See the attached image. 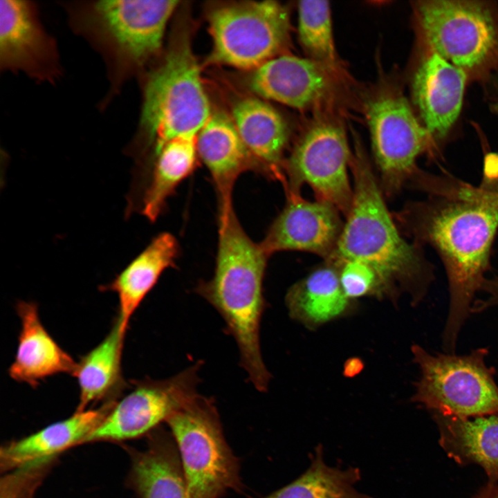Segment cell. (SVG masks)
Listing matches in <instances>:
<instances>
[{
  "label": "cell",
  "mask_w": 498,
  "mask_h": 498,
  "mask_svg": "<svg viewBox=\"0 0 498 498\" xmlns=\"http://www.w3.org/2000/svg\"><path fill=\"white\" fill-rule=\"evenodd\" d=\"M490 160L478 187L452 178L437 181L421 172L415 183L430 196L405 205L394 216L415 243L430 244L443 261L450 302L442 338L448 353H454L475 295L486 279L498 228V158Z\"/></svg>",
  "instance_id": "cell-1"
},
{
  "label": "cell",
  "mask_w": 498,
  "mask_h": 498,
  "mask_svg": "<svg viewBox=\"0 0 498 498\" xmlns=\"http://www.w3.org/2000/svg\"><path fill=\"white\" fill-rule=\"evenodd\" d=\"M350 169L353 195L335 250L326 261L349 260L369 266L379 277L386 297L408 293L414 304L424 297L434 275L418 244L409 243L389 211L378 178L360 148Z\"/></svg>",
  "instance_id": "cell-2"
},
{
  "label": "cell",
  "mask_w": 498,
  "mask_h": 498,
  "mask_svg": "<svg viewBox=\"0 0 498 498\" xmlns=\"http://www.w3.org/2000/svg\"><path fill=\"white\" fill-rule=\"evenodd\" d=\"M269 257L241 227L233 207L219 211L215 270L196 292L223 319L234 338L250 382L265 392L270 379L261 355L260 325L265 308L263 282Z\"/></svg>",
  "instance_id": "cell-3"
},
{
  "label": "cell",
  "mask_w": 498,
  "mask_h": 498,
  "mask_svg": "<svg viewBox=\"0 0 498 498\" xmlns=\"http://www.w3.org/2000/svg\"><path fill=\"white\" fill-rule=\"evenodd\" d=\"M212 112L190 38L181 33L145 86L140 124L145 149L152 147L147 165L169 140L196 137Z\"/></svg>",
  "instance_id": "cell-4"
},
{
  "label": "cell",
  "mask_w": 498,
  "mask_h": 498,
  "mask_svg": "<svg viewBox=\"0 0 498 498\" xmlns=\"http://www.w3.org/2000/svg\"><path fill=\"white\" fill-rule=\"evenodd\" d=\"M166 423L179 454L188 498L243 492L239 460L225 439L212 399L199 394Z\"/></svg>",
  "instance_id": "cell-5"
},
{
  "label": "cell",
  "mask_w": 498,
  "mask_h": 498,
  "mask_svg": "<svg viewBox=\"0 0 498 498\" xmlns=\"http://www.w3.org/2000/svg\"><path fill=\"white\" fill-rule=\"evenodd\" d=\"M411 350L420 371L412 401L443 416L498 414V385L486 363L487 349L464 355L431 353L418 344Z\"/></svg>",
  "instance_id": "cell-6"
},
{
  "label": "cell",
  "mask_w": 498,
  "mask_h": 498,
  "mask_svg": "<svg viewBox=\"0 0 498 498\" xmlns=\"http://www.w3.org/2000/svg\"><path fill=\"white\" fill-rule=\"evenodd\" d=\"M210 62L252 71L282 55L290 35L287 8L275 1L222 3L208 14Z\"/></svg>",
  "instance_id": "cell-7"
},
{
  "label": "cell",
  "mask_w": 498,
  "mask_h": 498,
  "mask_svg": "<svg viewBox=\"0 0 498 498\" xmlns=\"http://www.w3.org/2000/svg\"><path fill=\"white\" fill-rule=\"evenodd\" d=\"M417 17L430 50L463 69L479 72L498 58V15L475 1H425Z\"/></svg>",
  "instance_id": "cell-8"
},
{
  "label": "cell",
  "mask_w": 498,
  "mask_h": 498,
  "mask_svg": "<svg viewBox=\"0 0 498 498\" xmlns=\"http://www.w3.org/2000/svg\"><path fill=\"white\" fill-rule=\"evenodd\" d=\"M351 158L342 127L330 121L314 123L284 161L286 194H299L302 187L308 185L317 200L332 205L346 217L353 195L348 172Z\"/></svg>",
  "instance_id": "cell-9"
},
{
  "label": "cell",
  "mask_w": 498,
  "mask_h": 498,
  "mask_svg": "<svg viewBox=\"0 0 498 498\" xmlns=\"http://www.w3.org/2000/svg\"><path fill=\"white\" fill-rule=\"evenodd\" d=\"M366 118L380 187L393 196L419 172L416 161L431 137L398 94H382L371 100Z\"/></svg>",
  "instance_id": "cell-10"
},
{
  "label": "cell",
  "mask_w": 498,
  "mask_h": 498,
  "mask_svg": "<svg viewBox=\"0 0 498 498\" xmlns=\"http://www.w3.org/2000/svg\"><path fill=\"white\" fill-rule=\"evenodd\" d=\"M200 362L165 380L140 382L113 407L84 443L120 442L149 434L199 394Z\"/></svg>",
  "instance_id": "cell-11"
},
{
  "label": "cell",
  "mask_w": 498,
  "mask_h": 498,
  "mask_svg": "<svg viewBox=\"0 0 498 498\" xmlns=\"http://www.w3.org/2000/svg\"><path fill=\"white\" fill-rule=\"evenodd\" d=\"M287 202L260 245L268 257L284 250L311 252L328 260L342 233L341 214L332 205L286 194Z\"/></svg>",
  "instance_id": "cell-12"
},
{
  "label": "cell",
  "mask_w": 498,
  "mask_h": 498,
  "mask_svg": "<svg viewBox=\"0 0 498 498\" xmlns=\"http://www.w3.org/2000/svg\"><path fill=\"white\" fill-rule=\"evenodd\" d=\"M178 1L103 0L95 6L102 28L121 53L142 62L156 54Z\"/></svg>",
  "instance_id": "cell-13"
},
{
  "label": "cell",
  "mask_w": 498,
  "mask_h": 498,
  "mask_svg": "<svg viewBox=\"0 0 498 498\" xmlns=\"http://www.w3.org/2000/svg\"><path fill=\"white\" fill-rule=\"evenodd\" d=\"M468 74L430 50L412 82L414 102L432 138L442 139L457 120Z\"/></svg>",
  "instance_id": "cell-14"
},
{
  "label": "cell",
  "mask_w": 498,
  "mask_h": 498,
  "mask_svg": "<svg viewBox=\"0 0 498 498\" xmlns=\"http://www.w3.org/2000/svg\"><path fill=\"white\" fill-rule=\"evenodd\" d=\"M329 73L309 58L282 54L251 71L247 83L259 98L306 109L329 93Z\"/></svg>",
  "instance_id": "cell-15"
},
{
  "label": "cell",
  "mask_w": 498,
  "mask_h": 498,
  "mask_svg": "<svg viewBox=\"0 0 498 498\" xmlns=\"http://www.w3.org/2000/svg\"><path fill=\"white\" fill-rule=\"evenodd\" d=\"M196 148L215 185L219 210L233 207L232 190L238 177L259 169L232 117L220 111L212 112L196 136Z\"/></svg>",
  "instance_id": "cell-16"
},
{
  "label": "cell",
  "mask_w": 498,
  "mask_h": 498,
  "mask_svg": "<svg viewBox=\"0 0 498 498\" xmlns=\"http://www.w3.org/2000/svg\"><path fill=\"white\" fill-rule=\"evenodd\" d=\"M113 405L111 402L99 409L75 412L66 419L50 424L22 439L7 443L1 447L0 452L1 472L51 463L57 454L66 449L84 443Z\"/></svg>",
  "instance_id": "cell-17"
},
{
  "label": "cell",
  "mask_w": 498,
  "mask_h": 498,
  "mask_svg": "<svg viewBox=\"0 0 498 498\" xmlns=\"http://www.w3.org/2000/svg\"><path fill=\"white\" fill-rule=\"evenodd\" d=\"M131 459L127 486L138 498H188L175 441L158 427L147 435L142 450L125 447Z\"/></svg>",
  "instance_id": "cell-18"
},
{
  "label": "cell",
  "mask_w": 498,
  "mask_h": 498,
  "mask_svg": "<svg viewBox=\"0 0 498 498\" xmlns=\"http://www.w3.org/2000/svg\"><path fill=\"white\" fill-rule=\"evenodd\" d=\"M231 117L259 171L284 183L289 133L282 116L260 98L245 97L234 104Z\"/></svg>",
  "instance_id": "cell-19"
},
{
  "label": "cell",
  "mask_w": 498,
  "mask_h": 498,
  "mask_svg": "<svg viewBox=\"0 0 498 498\" xmlns=\"http://www.w3.org/2000/svg\"><path fill=\"white\" fill-rule=\"evenodd\" d=\"M17 311L21 331L10 376L32 386L44 378L62 373L74 376L77 364L48 334L39 319L37 306L20 302Z\"/></svg>",
  "instance_id": "cell-20"
},
{
  "label": "cell",
  "mask_w": 498,
  "mask_h": 498,
  "mask_svg": "<svg viewBox=\"0 0 498 498\" xmlns=\"http://www.w3.org/2000/svg\"><path fill=\"white\" fill-rule=\"evenodd\" d=\"M285 301L290 317L308 329L348 315L355 304L343 291L337 265L329 261L289 288Z\"/></svg>",
  "instance_id": "cell-21"
},
{
  "label": "cell",
  "mask_w": 498,
  "mask_h": 498,
  "mask_svg": "<svg viewBox=\"0 0 498 498\" xmlns=\"http://www.w3.org/2000/svg\"><path fill=\"white\" fill-rule=\"evenodd\" d=\"M178 252L176 239L169 232L160 233L111 283L102 288L118 295L117 321L123 333H125L131 316L162 273L175 266Z\"/></svg>",
  "instance_id": "cell-22"
},
{
  "label": "cell",
  "mask_w": 498,
  "mask_h": 498,
  "mask_svg": "<svg viewBox=\"0 0 498 498\" xmlns=\"http://www.w3.org/2000/svg\"><path fill=\"white\" fill-rule=\"evenodd\" d=\"M439 443L461 464L476 463L498 483V414L460 418L433 414Z\"/></svg>",
  "instance_id": "cell-23"
},
{
  "label": "cell",
  "mask_w": 498,
  "mask_h": 498,
  "mask_svg": "<svg viewBox=\"0 0 498 498\" xmlns=\"http://www.w3.org/2000/svg\"><path fill=\"white\" fill-rule=\"evenodd\" d=\"M50 47L28 2L0 1L1 66L36 70L48 57Z\"/></svg>",
  "instance_id": "cell-24"
},
{
  "label": "cell",
  "mask_w": 498,
  "mask_h": 498,
  "mask_svg": "<svg viewBox=\"0 0 498 498\" xmlns=\"http://www.w3.org/2000/svg\"><path fill=\"white\" fill-rule=\"evenodd\" d=\"M196 137L181 136L167 142L155 156L141 198L139 212L154 222L177 186L194 170Z\"/></svg>",
  "instance_id": "cell-25"
},
{
  "label": "cell",
  "mask_w": 498,
  "mask_h": 498,
  "mask_svg": "<svg viewBox=\"0 0 498 498\" xmlns=\"http://www.w3.org/2000/svg\"><path fill=\"white\" fill-rule=\"evenodd\" d=\"M124 335L117 321L104 340L77 363L74 376L80 387V401L76 412L86 410L118 384Z\"/></svg>",
  "instance_id": "cell-26"
},
{
  "label": "cell",
  "mask_w": 498,
  "mask_h": 498,
  "mask_svg": "<svg viewBox=\"0 0 498 498\" xmlns=\"http://www.w3.org/2000/svg\"><path fill=\"white\" fill-rule=\"evenodd\" d=\"M322 451L318 445L305 472L262 498H371L354 487L361 476L358 468L330 467L324 461Z\"/></svg>",
  "instance_id": "cell-27"
},
{
  "label": "cell",
  "mask_w": 498,
  "mask_h": 498,
  "mask_svg": "<svg viewBox=\"0 0 498 498\" xmlns=\"http://www.w3.org/2000/svg\"><path fill=\"white\" fill-rule=\"evenodd\" d=\"M297 13L299 40L309 59L330 73L337 70L338 55L329 1H299Z\"/></svg>",
  "instance_id": "cell-28"
},
{
  "label": "cell",
  "mask_w": 498,
  "mask_h": 498,
  "mask_svg": "<svg viewBox=\"0 0 498 498\" xmlns=\"http://www.w3.org/2000/svg\"><path fill=\"white\" fill-rule=\"evenodd\" d=\"M335 264L338 268L341 286L350 299L355 301L358 298L370 295L378 298L386 297L379 277L367 264L356 260H349Z\"/></svg>",
  "instance_id": "cell-29"
},
{
  "label": "cell",
  "mask_w": 498,
  "mask_h": 498,
  "mask_svg": "<svg viewBox=\"0 0 498 498\" xmlns=\"http://www.w3.org/2000/svg\"><path fill=\"white\" fill-rule=\"evenodd\" d=\"M486 293V296L482 299L475 300L472 307V313H478L490 308L498 306V277L486 279L481 290Z\"/></svg>",
  "instance_id": "cell-30"
},
{
  "label": "cell",
  "mask_w": 498,
  "mask_h": 498,
  "mask_svg": "<svg viewBox=\"0 0 498 498\" xmlns=\"http://www.w3.org/2000/svg\"><path fill=\"white\" fill-rule=\"evenodd\" d=\"M474 498H498V483L490 482Z\"/></svg>",
  "instance_id": "cell-31"
},
{
  "label": "cell",
  "mask_w": 498,
  "mask_h": 498,
  "mask_svg": "<svg viewBox=\"0 0 498 498\" xmlns=\"http://www.w3.org/2000/svg\"><path fill=\"white\" fill-rule=\"evenodd\" d=\"M33 492L34 490H28L18 495L15 498H33Z\"/></svg>",
  "instance_id": "cell-32"
},
{
  "label": "cell",
  "mask_w": 498,
  "mask_h": 498,
  "mask_svg": "<svg viewBox=\"0 0 498 498\" xmlns=\"http://www.w3.org/2000/svg\"><path fill=\"white\" fill-rule=\"evenodd\" d=\"M493 110L498 113V101L493 104Z\"/></svg>",
  "instance_id": "cell-33"
}]
</instances>
